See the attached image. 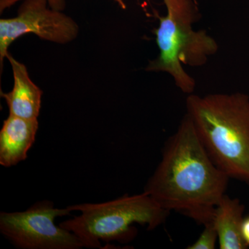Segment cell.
<instances>
[{
    "label": "cell",
    "instance_id": "6da1fadb",
    "mask_svg": "<svg viewBox=\"0 0 249 249\" xmlns=\"http://www.w3.org/2000/svg\"><path fill=\"white\" fill-rule=\"evenodd\" d=\"M229 179L211 160L186 114L165 142L161 160L143 192L163 209L204 226L213 219Z\"/></svg>",
    "mask_w": 249,
    "mask_h": 249
},
{
    "label": "cell",
    "instance_id": "7a4b0ae2",
    "mask_svg": "<svg viewBox=\"0 0 249 249\" xmlns=\"http://www.w3.org/2000/svg\"><path fill=\"white\" fill-rule=\"evenodd\" d=\"M214 164L249 186V97L242 93L189 94L186 114Z\"/></svg>",
    "mask_w": 249,
    "mask_h": 249
},
{
    "label": "cell",
    "instance_id": "3957f363",
    "mask_svg": "<svg viewBox=\"0 0 249 249\" xmlns=\"http://www.w3.org/2000/svg\"><path fill=\"white\" fill-rule=\"evenodd\" d=\"M163 1L166 15L157 16L160 25L154 30L160 53L147 70L168 73L183 93L191 94L196 81L183 70V65L202 66L217 52L218 45L206 31L193 29L199 18L197 3L194 0Z\"/></svg>",
    "mask_w": 249,
    "mask_h": 249
},
{
    "label": "cell",
    "instance_id": "277c9868",
    "mask_svg": "<svg viewBox=\"0 0 249 249\" xmlns=\"http://www.w3.org/2000/svg\"><path fill=\"white\" fill-rule=\"evenodd\" d=\"M68 207L81 214L59 226L74 233L83 247L89 249H102L101 241L131 242L137 234L134 224L147 226V230L152 231L163 224L170 213L145 192L135 196L124 195L107 202Z\"/></svg>",
    "mask_w": 249,
    "mask_h": 249
},
{
    "label": "cell",
    "instance_id": "5b68a950",
    "mask_svg": "<svg viewBox=\"0 0 249 249\" xmlns=\"http://www.w3.org/2000/svg\"><path fill=\"white\" fill-rule=\"evenodd\" d=\"M71 212L69 207L56 209L49 201L36 203L22 212H1L0 232L18 249H82L74 233L55 224V218Z\"/></svg>",
    "mask_w": 249,
    "mask_h": 249
},
{
    "label": "cell",
    "instance_id": "8992f818",
    "mask_svg": "<svg viewBox=\"0 0 249 249\" xmlns=\"http://www.w3.org/2000/svg\"><path fill=\"white\" fill-rule=\"evenodd\" d=\"M47 4V0H24L16 17L0 19L1 68L10 45L23 35L34 34L43 40L61 44L76 38V22L60 11L49 9Z\"/></svg>",
    "mask_w": 249,
    "mask_h": 249
},
{
    "label": "cell",
    "instance_id": "52a82bcc",
    "mask_svg": "<svg viewBox=\"0 0 249 249\" xmlns=\"http://www.w3.org/2000/svg\"><path fill=\"white\" fill-rule=\"evenodd\" d=\"M37 129V119L9 115L0 131V165L9 168L25 160Z\"/></svg>",
    "mask_w": 249,
    "mask_h": 249
},
{
    "label": "cell",
    "instance_id": "ba28073f",
    "mask_svg": "<svg viewBox=\"0 0 249 249\" xmlns=\"http://www.w3.org/2000/svg\"><path fill=\"white\" fill-rule=\"evenodd\" d=\"M14 73V88L9 93L1 92L8 107L9 115L26 119H37L41 108L42 91L31 80L25 65L8 54Z\"/></svg>",
    "mask_w": 249,
    "mask_h": 249
},
{
    "label": "cell",
    "instance_id": "9c48e42d",
    "mask_svg": "<svg viewBox=\"0 0 249 249\" xmlns=\"http://www.w3.org/2000/svg\"><path fill=\"white\" fill-rule=\"evenodd\" d=\"M245 207L238 199L224 195L217 205L213 222L221 249H246L248 246L242 235Z\"/></svg>",
    "mask_w": 249,
    "mask_h": 249
},
{
    "label": "cell",
    "instance_id": "30bf717a",
    "mask_svg": "<svg viewBox=\"0 0 249 249\" xmlns=\"http://www.w3.org/2000/svg\"><path fill=\"white\" fill-rule=\"evenodd\" d=\"M204 231L199 238L192 245L187 247L188 249H214L218 241V235L213 222L206 223L204 225Z\"/></svg>",
    "mask_w": 249,
    "mask_h": 249
},
{
    "label": "cell",
    "instance_id": "8fae6325",
    "mask_svg": "<svg viewBox=\"0 0 249 249\" xmlns=\"http://www.w3.org/2000/svg\"><path fill=\"white\" fill-rule=\"evenodd\" d=\"M22 0H1L0 1V11L2 12L4 10ZM49 7L56 11H61L65 8V0H47Z\"/></svg>",
    "mask_w": 249,
    "mask_h": 249
},
{
    "label": "cell",
    "instance_id": "7c38bea8",
    "mask_svg": "<svg viewBox=\"0 0 249 249\" xmlns=\"http://www.w3.org/2000/svg\"><path fill=\"white\" fill-rule=\"evenodd\" d=\"M242 235L245 243L249 247V216L245 218L242 224Z\"/></svg>",
    "mask_w": 249,
    "mask_h": 249
},
{
    "label": "cell",
    "instance_id": "4fadbf2b",
    "mask_svg": "<svg viewBox=\"0 0 249 249\" xmlns=\"http://www.w3.org/2000/svg\"><path fill=\"white\" fill-rule=\"evenodd\" d=\"M114 1L119 5V6H120L121 9H126V4L125 3H124V0H114Z\"/></svg>",
    "mask_w": 249,
    "mask_h": 249
},
{
    "label": "cell",
    "instance_id": "5bb4252c",
    "mask_svg": "<svg viewBox=\"0 0 249 249\" xmlns=\"http://www.w3.org/2000/svg\"><path fill=\"white\" fill-rule=\"evenodd\" d=\"M195 1H196V3H197V0H194Z\"/></svg>",
    "mask_w": 249,
    "mask_h": 249
}]
</instances>
